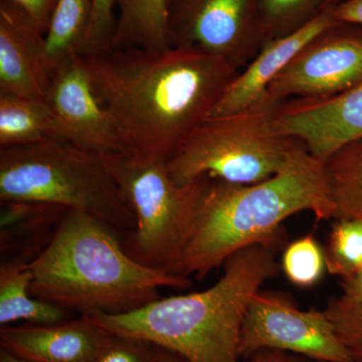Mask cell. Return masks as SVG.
Here are the masks:
<instances>
[{"label": "cell", "mask_w": 362, "mask_h": 362, "mask_svg": "<svg viewBox=\"0 0 362 362\" xmlns=\"http://www.w3.org/2000/svg\"><path fill=\"white\" fill-rule=\"evenodd\" d=\"M342 294L340 301L356 306H362V269L356 275L342 280Z\"/></svg>", "instance_id": "obj_30"}, {"label": "cell", "mask_w": 362, "mask_h": 362, "mask_svg": "<svg viewBox=\"0 0 362 362\" xmlns=\"http://www.w3.org/2000/svg\"><path fill=\"white\" fill-rule=\"evenodd\" d=\"M103 157L135 216L134 230L121 240L123 249L142 265L175 274L194 230L207 176L181 187L165 161L124 152Z\"/></svg>", "instance_id": "obj_7"}, {"label": "cell", "mask_w": 362, "mask_h": 362, "mask_svg": "<svg viewBox=\"0 0 362 362\" xmlns=\"http://www.w3.org/2000/svg\"><path fill=\"white\" fill-rule=\"evenodd\" d=\"M30 18L33 25L44 33H47L56 8L58 0H11Z\"/></svg>", "instance_id": "obj_28"}, {"label": "cell", "mask_w": 362, "mask_h": 362, "mask_svg": "<svg viewBox=\"0 0 362 362\" xmlns=\"http://www.w3.org/2000/svg\"><path fill=\"white\" fill-rule=\"evenodd\" d=\"M300 211L318 221L335 218L323 162L303 142L277 175L254 185H238L207 176L194 230L175 274L206 278L228 257L258 244L285 249L283 221Z\"/></svg>", "instance_id": "obj_2"}, {"label": "cell", "mask_w": 362, "mask_h": 362, "mask_svg": "<svg viewBox=\"0 0 362 362\" xmlns=\"http://www.w3.org/2000/svg\"><path fill=\"white\" fill-rule=\"evenodd\" d=\"M30 263L6 259L0 264V326L18 321L51 325L71 320V311L30 294Z\"/></svg>", "instance_id": "obj_17"}, {"label": "cell", "mask_w": 362, "mask_h": 362, "mask_svg": "<svg viewBox=\"0 0 362 362\" xmlns=\"http://www.w3.org/2000/svg\"><path fill=\"white\" fill-rule=\"evenodd\" d=\"M277 123L284 134L303 142L324 162L343 145L362 137V82L327 99L286 100Z\"/></svg>", "instance_id": "obj_12"}, {"label": "cell", "mask_w": 362, "mask_h": 362, "mask_svg": "<svg viewBox=\"0 0 362 362\" xmlns=\"http://www.w3.org/2000/svg\"><path fill=\"white\" fill-rule=\"evenodd\" d=\"M118 16L110 49L163 51L173 47L169 0H117Z\"/></svg>", "instance_id": "obj_18"}, {"label": "cell", "mask_w": 362, "mask_h": 362, "mask_svg": "<svg viewBox=\"0 0 362 362\" xmlns=\"http://www.w3.org/2000/svg\"><path fill=\"white\" fill-rule=\"evenodd\" d=\"M110 335L80 316L51 325L2 326L0 349L28 362H96Z\"/></svg>", "instance_id": "obj_14"}, {"label": "cell", "mask_w": 362, "mask_h": 362, "mask_svg": "<svg viewBox=\"0 0 362 362\" xmlns=\"http://www.w3.org/2000/svg\"><path fill=\"white\" fill-rule=\"evenodd\" d=\"M282 103L267 95L244 110L209 117L166 161L173 180L181 187L202 176L254 185L277 175L301 143L279 128Z\"/></svg>", "instance_id": "obj_6"}, {"label": "cell", "mask_w": 362, "mask_h": 362, "mask_svg": "<svg viewBox=\"0 0 362 362\" xmlns=\"http://www.w3.org/2000/svg\"><path fill=\"white\" fill-rule=\"evenodd\" d=\"M0 201L57 204L125 235L136 226L103 156L57 138L0 149Z\"/></svg>", "instance_id": "obj_5"}, {"label": "cell", "mask_w": 362, "mask_h": 362, "mask_svg": "<svg viewBox=\"0 0 362 362\" xmlns=\"http://www.w3.org/2000/svg\"><path fill=\"white\" fill-rule=\"evenodd\" d=\"M335 334L356 362H362V306L331 299L325 310Z\"/></svg>", "instance_id": "obj_25"}, {"label": "cell", "mask_w": 362, "mask_h": 362, "mask_svg": "<svg viewBox=\"0 0 362 362\" xmlns=\"http://www.w3.org/2000/svg\"><path fill=\"white\" fill-rule=\"evenodd\" d=\"M54 127V114L47 101L0 94V149L52 138Z\"/></svg>", "instance_id": "obj_19"}, {"label": "cell", "mask_w": 362, "mask_h": 362, "mask_svg": "<svg viewBox=\"0 0 362 362\" xmlns=\"http://www.w3.org/2000/svg\"><path fill=\"white\" fill-rule=\"evenodd\" d=\"M282 249L258 244L240 250L204 291L158 298L127 313L86 317L108 332L146 340L187 362H239L247 307L264 283L278 275L276 256Z\"/></svg>", "instance_id": "obj_3"}, {"label": "cell", "mask_w": 362, "mask_h": 362, "mask_svg": "<svg viewBox=\"0 0 362 362\" xmlns=\"http://www.w3.org/2000/svg\"><path fill=\"white\" fill-rule=\"evenodd\" d=\"M362 82V26L337 23L309 40L272 81L267 95L327 99Z\"/></svg>", "instance_id": "obj_10"}, {"label": "cell", "mask_w": 362, "mask_h": 362, "mask_svg": "<svg viewBox=\"0 0 362 362\" xmlns=\"http://www.w3.org/2000/svg\"><path fill=\"white\" fill-rule=\"evenodd\" d=\"M284 352L276 350H263L257 352L250 358V362H280Z\"/></svg>", "instance_id": "obj_31"}, {"label": "cell", "mask_w": 362, "mask_h": 362, "mask_svg": "<svg viewBox=\"0 0 362 362\" xmlns=\"http://www.w3.org/2000/svg\"><path fill=\"white\" fill-rule=\"evenodd\" d=\"M112 230L68 209L44 251L30 263V294L81 316L122 314L156 301L160 288L188 289L185 276L131 258Z\"/></svg>", "instance_id": "obj_4"}, {"label": "cell", "mask_w": 362, "mask_h": 362, "mask_svg": "<svg viewBox=\"0 0 362 362\" xmlns=\"http://www.w3.org/2000/svg\"><path fill=\"white\" fill-rule=\"evenodd\" d=\"M54 70L44 33L11 0H0V94L47 101Z\"/></svg>", "instance_id": "obj_13"}, {"label": "cell", "mask_w": 362, "mask_h": 362, "mask_svg": "<svg viewBox=\"0 0 362 362\" xmlns=\"http://www.w3.org/2000/svg\"><path fill=\"white\" fill-rule=\"evenodd\" d=\"M340 1H341V0H329V2H328V4H329V6H337L338 2Z\"/></svg>", "instance_id": "obj_35"}, {"label": "cell", "mask_w": 362, "mask_h": 362, "mask_svg": "<svg viewBox=\"0 0 362 362\" xmlns=\"http://www.w3.org/2000/svg\"><path fill=\"white\" fill-rule=\"evenodd\" d=\"M159 362H187L182 357L177 356L176 354H173V352L168 351V350H165L162 349L160 359H159Z\"/></svg>", "instance_id": "obj_33"}, {"label": "cell", "mask_w": 362, "mask_h": 362, "mask_svg": "<svg viewBox=\"0 0 362 362\" xmlns=\"http://www.w3.org/2000/svg\"><path fill=\"white\" fill-rule=\"evenodd\" d=\"M94 0H58L51 25L45 33L47 58L54 69L66 59L80 56Z\"/></svg>", "instance_id": "obj_21"}, {"label": "cell", "mask_w": 362, "mask_h": 362, "mask_svg": "<svg viewBox=\"0 0 362 362\" xmlns=\"http://www.w3.org/2000/svg\"><path fill=\"white\" fill-rule=\"evenodd\" d=\"M0 362H28L25 359H21L20 357L13 356L6 350L0 349Z\"/></svg>", "instance_id": "obj_34"}, {"label": "cell", "mask_w": 362, "mask_h": 362, "mask_svg": "<svg viewBox=\"0 0 362 362\" xmlns=\"http://www.w3.org/2000/svg\"><path fill=\"white\" fill-rule=\"evenodd\" d=\"M161 350L146 340L111 333L96 362H159Z\"/></svg>", "instance_id": "obj_27"}, {"label": "cell", "mask_w": 362, "mask_h": 362, "mask_svg": "<svg viewBox=\"0 0 362 362\" xmlns=\"http://www.w3.org/2000/svg\"><path fill=\"white\" fill-rule=\"evenodd\" d=\"M325 252L329 274L345 280L362 269V221L337 218L328 235Z\"/></svg>", "instance_id": "obj_23"}, {"label": "cell", "mask_w": 362, "mask_h": 362, "mask_svg": "<svg viewBox=\"0 0 362 362\" xmlns=\"http://www.w3.org/2000/svg\"><path fill=\"white\" fill-rule=\"evenodd\" d=\"M329 0H259V21L266 42L301 30L329 6Z\"/></svg>", "instance_id": "obj_22"}, {"label": "cell", "mask_w": 362, "mask_h": 362, "mask_svg": "<svg viewBox=\"0 0 362 362\" xmlns=\"http://www.w3.org/2000/svg\"><path fill=\"white\" fill-rule=\"evenodd\" d=\"M334 6L326 8L296 33L266 42L249 65L230 83L209 117L244 110L263 100L272 81L295 54L318 33L338 23L333 18Z\"/></svg>", "instance_id": "obj_15"}, {"label": "cell", "mask_w": 362, "mask_h": 362, "mask_svg": "<svg viewBox=\"0 0 362 362\" xmlns=\"http://www.w3.org/2000/svg\"><path fill=\"white\" fill-rule=\"evenodd\" d=\"M333 18L338 23L362 26V0H341L333 7Z\"/></svg>", "instance_id": "obj_29"}, {"label": "cell", "mask_w": 362, "mask_h": 362, "mask_svg": "<svg viewBox=\"0 0 362 362\" xmlns=\"http://www.w3.org/2000/svg\"><path fill=\"white\" fill-rule=\"evenodd\" d=\"M125 153L168 161L239 75L225 59L190 47L109 49L82 57Z\"/></svg>", "instance_id": "obj_1"}, {"label": "cell", "mask_w": 362, "mask_h": 362, "mask_svg": "<svg viewBox=\"0 0 362 362\" xmlns=\"http://www.w3.org/2000/svg\"><path fill=\"white\" fill-rule=\"evenodd\" d=\"M117 0H94L92 18L80 56L97 54L110 49L115 33Z\"/></svg>", "instance_id": "obj_26"}, {"label": "cell", "mask_w": 362, "mask_h": 362, "mask_svg": "<svg viewBox=\"0 0 362 362\" xmlns=\"http://www.w3.org/2000/svg\"><path fill=\"white\" fill-rule=\"evenodd\" d=\"M259 0H169L171 45L197 47L237 70L265 44Z\"/></svg>", "instance_id": "obj_9"}, {"label": "cell", "mask_w": 362, "mask_h": 362, "mask_svg": "<svg viewBox=\"0 0 362 362\" xmlns=\"http://www.w3.org/2000/svg\"><path fill=\"white\" fill-rule=\"evenodd\" d=\"M280 362H325L308 358V357L296 356V354H284Z\"/></svg>", "instance_id": "obj_32"}, {"label": "cell", "mask_w": 362, "mask_h": 362, "mask_svg": "<svg viewBox=\"0 0 362 362\" xmlns=\"http://www.w3.org/2000/svg\"><path fill=\"white\" fill-rule=\"evenodd\" d=\"M68 209L57 204L33 202H1V261L30 263L51 242Z\"/></svg>", "instance_id": "obj_16"}, {"label": "cell", "mask_w": 362, "mask_h": 362, "mask_svg": "<svg viewBox=\"0 0 362 362\" xmlns=\"http://www.w3.org/2000/svg\"><path fill=\"white\" fill-rule=\"evenodd\" d=\"M323 168L335 220L362 221V137L337 149Z\"/></svg>", "instance_id": "obj_20"}, {"label": "cell", "mask_w": 362, "mask_h": 362, "mask_svg": "<svg viewBox=\"0 0 362 362\" xmlns=\"http://www.w3.org/2000/svg\"><path fill=\"white\" fill-rule=\"evenodd\" d=\"M47 103L54 114V135L98 154L125 153L113 118L100 102L81 56L54 68Z\"/></svg>", "instance_id": "obj_11"}, {"label": "cell", "mask_w": 362, "mask_h": 362, "mask_svg": "<svg viewBox=\"0 0 362 362\" xmlns=\"http://www.w3.org/2000/svg\"><path fill=\"white\" fill-rule=\"evenodd\" d=\"M281 267L289 282L299 288L318 284L327 270L324 249L311 233L285 247Z\"/></svg>", "instance_id": "obj_24"}, {"label": "cell", "mask_w": 362, "mask_h": 362, "mask_svg": "<svg viewBox=\"0 0 362 362\" xmlns=\"http://www.w3.org/2000/svg\"><path fill=\"white\" fill-rule=\"evenodd\" d=\"M276 350L325 362H356L338 339L324 311H302L277 292L259 290L240 330V358Z\"/></svg>", "instance_id": "obj_8"}]
</instances>
